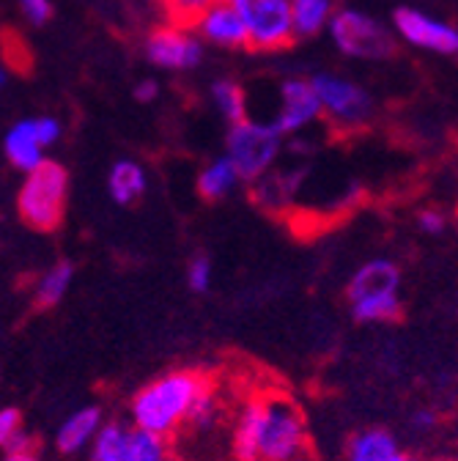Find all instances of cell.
I'll return each mask as SVG.
<instances>
[{"mask_svg":"<svg viewBox=\"0 0 458 461\" xmlns=\"http://www.w3.org/2000/svg\"><path fill=\"white\" fill-rule=\"evenodd\" d=\"M237 461H313L308 420L289 393H256L234 418Z\"/></svg>","mask_w":458,"mask_h":461,"instance_id":"6da1fadb","label":"cell"},{"mask_svg":"<svg viewBox=\"0 0 458 461\" xmlns=\"http://www.w3.org/2000/svg\"><path fill=\"white\" fill-rule=\"evenodd\" d=\"M209 387L214 382L201 371H170L151 379L130 401L132 426L170 439L190 426L195 403Z\"/></svg>","mask_w":458,"mask_h":461,"instance_id":"7a4b0ae2","label":"cell"},{"mask_svg":"<svg viewBox=\"0 0 458 461\" xmlns=\"http://www.w3.org/2000/svg\"><path fill=\"white\" fill-rule=\"evenodd\" d=\"M346 300L352 316L365 324L395 321L400 316V269L390 258H371L363 264L349 285Z\"/></svg>","mask_w":458,"mask_h":461,"instance_id":"3957f363","label":"cell"},{"mask_svg":"<svg viewBox=\"0 0 458 461\" xmlns=\"http://www.w3.org/2000/svg\"><path fill=\"white\" fill-rule=\"evenodd\" d=\"M69 198V173L58 162H44L25 179L17 190V214L25 225L36 230H55L64 220Z\"/></svg>","mask_w":458,"mask_h":461,"instance_id":"277c9868","label":"cell"},{"mask_svg":"<svg viewBox=\"0 0 458 461\" xmlns=\"http://www.w3.org/2000/svg\"><path fill=\"white\" fill-rule=\"evenodd\" d=\"M283 132L272 122L245 119L239 124L228 127L225 135V157L239 170L242 182L256 185L266 173L274 170L283 154Z\"/></svg>","mask_w":458,"mask_h":461,"instance_id":"5b68a950","label":"cell"},{"mask_svg":"<svg viewBox=\"0 0 458 461\" xmlns=\"http://www.w3.org/2000/svg\"><path fill=\"white\" fill-rule=\"evenodd\" d=\"M327 33L335 50L346 58H355V61H384V58L395 52L398 39L395 31L387 28L382 20L349 6L337 9Z\"/></svg>","mask_w":458,"mask_h":461,"instance_id":"8992f818","label":"cell"},{"mask_svg":"<svg viewBox=\"0 0 458 461\" xmlns=\"http://www.w3.org/2000/svg\"><path fill=\"white\" fill-rule=\"evenodd\" d=\"M310 80L321 102L324 122L332 130L357 132L368 127V122L373 119V99L360 83L335 72H319Z\"/></svg>","mask_w":458,"mask_h":461,"instance_id":"52a82bcc","label":"cell"},{"mask_svg":"<svg viewBox=\"0 0 458 461\" xmlns=\"http://www.w3.org/2000/svg\"><path fill=\"white\" fill-rule=\"evenodd\" d=\"M234 6L245 20L247 41L256 52H280L300 39L292 0H234Z\"/></svg>","mask_w":458,"mask_h":461,"instance_id":"ba28073f","label":"cell"},{"mask_svg":"<svg viewBox=\"0 0 458 461\" xmlns=\"http://www.w3.org/2000/svg\"><path fill=\"white\" fill-rule=\"evenodd\" d=\"M64 135L61 122L55 115H31L9 127L4 138V154L9 165L20 173H33L47 159V149L55 146Z\"/></svg>","mask_w":458,"mask_h":461,"instance_id":"9c48e42d","label":"cell"},{"mask_svg":"<svg viewBox=\"0 0 458 461\" xmlns=\"http://www.w3.org/2000/svg\"><path fill=\"white\" fill-rule=\"evenodd\" d=\"M203 41L201 36L182 23L159 25L146 36V58L151 67L165 72H193L203 61Z\"/></svg>","mask_w":458,"mask_h":461,"instance_id":"30bf717a","label":"cell"},{"mask_svg":"<svg viewBox=\"0 0 458 461\" xmlns=\"http://www.w3.org/2000/svg\"><path fill=\"white\" fill-rule=\"evenodd\" d=\"M395 36L423 52L434 55H458V28L412 6H404L392 14Z\"/></svg>","mask_w":458,"mask_h":461,"instance_id":"8fae6325","label":"cell"},{"mask_svg":"<svg viewBox=\"0 0 458 461\" xmlns=\"http://www.w3.org/2000/svg\"><path fill=\"white\" fill-rule=\"evenodd\" d=\"M324 119L319 94L310 77H285L277 88V110L272 115V124L289 138L310 130L316 122Z\"/></svg>","mask_w":458,"mask_h":461,"instance_id":"7c38bea8","label":"cell"},{"mask_svg":"<svg viewBox=\"0 0 458 461\" xmlns=\"http://www.w3.org/2000/svg\"><path fill=\"white\" fill-rule=\"evenodd\" d=\"M203 44L217 50H250L247 28L234 4H209L190 25Z\"/></svg>","mask_w":458,"mask_h":461,"instance_id":"4fadbf2b","label":"cell"},{"mask_svg":"<svg viewBox=\"0 0 458 461\" xmlns=\"http://www.w3.org/2000/svg\"><path fill=\"white\" fill-rule=\"evenodd\" d=\"M102 426H104V418H102L99 407H94V403L80 407L61 423L58 434H55V447H58V453H64V456H75L83 447L94 445Z\"/></svg>","mask_w":458,"mask_h":461,"instance_id":"5bb4252c","label":"cell"},{"mask_svg":"<svg viewBox=\"0 0 458 461\" xmlns=\"http://www.w3.org/2000/svg\"><path fill=\"white\" fill-rule=\"evenodd\" d=\"M148 190V173L138 159H119L107 173V193L119 206L138 203Z\"/></svg>","mask_w":458,"mask_h":461,"instance_id":"9a60e30c","label":"cell"},{"mask_svg":"<svg viewBox=\"0 0 458 461\" xmlns=\"http://www.w3.org/2000/svg\"><path fill=\"white\" fill-rule=\"evenodd\" d=\"M239 182H242V176H239L237 165L222 154V157L209 159L198 170L195 187H198V193H201L203 201H222L225 195H231L239 187Z\"/></svg>","mask_w":458,"mask_h":461,"instance_id":"2e32d148","label":"cell"},{"mask_svg":"<svg viewBox=\"0 0 458 461\" xmlns=\"http://www.w3.org/2000/svg\"><path fill=\"white\" fill-rule=\"evenodd\" d=\"M400 453L404 450L387 429H363L346 442V461H395Z\"/></svg>","mask_w":458,"mask_h":461,"instance_id":"e0dca14e","label":"cell"},{"mask_svg":"<svg viewBox=\"0 0 458 461\" xmlns=\"http://www.w3.org/2000/svg\"><path fill=\"white\" fill-rule=\"evenodd\" d=\"M294 25L300 39H313L324 31H329L335 14H337V0H292Z\"/></svg>","mask_w":458,"mask_h":461,"instance_id":"ac0fdd59","label":"cell"},{"mask_svg":"<svg viewBox=\"0 0 458 461\" xmlns=\"http://www.w3.org/2000/svg\"><path fill=\"white\" fill-rule=\"evenodd\" d=\"M72 280H75V267L69 261H58L52 264L47 272L39 275V280L33 283V303L36 308L47 311V308H55L72 288Z\"/></svg>","mask_w":458,"mask_h":461,"instance_id":"d6986e66","label":"cell"},{"mask_svg":"<svg viewBox=\"0 0 458 461\" xmlns=\"http://www.w3.org/2000/svg\"><path fill=\"white\" fill-rule=\"evenodd\" d=\"M209 99H211L214 110L228 122V127L250 119V115H247V94H245L242 83H237L234 77L214 80L209 86Z\"/></svg>","mask_w":458,"mask_h":461,"instance_id":"ffe728a7","label":"cell"},{"mask_svg":"<svg viewBox=\"0 0 458 461\" xmlns=\"http://www.w3.org/2000/svg\"><path fill=\"white\" fill-rule=\"evenodd\" d=\"M297 182H300V173H294V170H272L253 185V198H256V203L280 209L285 201L294 198Z\"/></svg>","mask_w":458,"mask_h":461,"instance_id":"44dd1931","label":"cell"},{"mask_svg":"<svg viewBox=\"0 0 458 461\" xmlns=\"http://www.w3.org/2000/svg\"><path fill=\"white\" fill-rule=\"evenodd\" d=\"M130 429L124 423H104L99 437L91 445V461H127V445H130Z\"/></svg>","mask_w":458,"mask_h":461,"instance_id":"7402d4cb","label":"cell"},{"mask_svg":"<svg viewBox=\"0 0 458 461\" xmlns=\"http://www.w3.org/2000/svg\"><path fill=\"white\" fill-rule=\"evenodd\" d=\"M170 456V439L146 429L132 426L130 429V445H127V461H167Z\"/></svg>","mask_w":458,"mask_h":461,"instance_id":"603a6c76","label":"cell"},{"mask_svg":"<svg viewBox=\"0 0 458 461\" xmlns=\"http://www.w3.org/2000/svg\"><path fill=\"white\" fill-rule=\"evenodd\" d=\"M0 445L4 450H22V447H36L28 431L22 429V415L17 407H6L0 412Z\"/></svg>","mask_w":458,"mask_h":461,"instance_id":"cb8c5ba5","label":"cell"},{"mask_svg":"<svg viewBox=\"0 0 458 461\" xmlns=\"http://www.w3.org/2000/svg\"><path fill=\"white\" fill-rule=\"evenodd\" d=\"M220 418H222V401H220L217 390L209 387V390L201 395V401L195 403V412H193V418H190V426L206 431V429H214V426L220 423Z\"/></svg>","mask_w":458,"mask_h":461,"instance_id":"d4e9b609","label":"cell"},{"mask_svg":"<svg viewBox=\"0 0 458 461\" xmlns=\"http://www.w3.org/2000/svg\"><path fill=\"white\" fill-rule=\"evenodd\" d=\"M187 285L195 294H206L211 285V261L206 256H193L187 264Z\"/></svg>","mask_w":458,"mask_h":461,"instance_id":"484cf974","label":"cell"},{"mask_svg":"<svg viewBox=\"0 0 458 461\" xmlns=\"http://www.w3.org/2000/svg\"><path fill=\"white\" fill-rule=\"evenodd\" d=\"M162 6L167 9L170 20L182 23V25H193V20L209 6L206 0H162Z\"/></svg>","mask_w":458,"mask_h":461,"instance_id":"4316f807","label":"cell"},{"mask_svg":"<svg viewBox=\"0 0 458 461\" xmlns=\"http://www.w3.org/2000/svg\"><path fill=\"white\" fill-rule=\"evenodd\" d=\"M17 9L31 25H47L52 17V0H17Z\"/></svg>","mask_w":458,"mask_h":461,"instance_id":"83f0119b","label":"cell"},{"mask_svg":"<svg viewBox=\"0 0 458 461\" xmlns=\"http://www.w3.org/2000/svg\"><path fill=\"white\" fill-rule=\"evenodd\" d=\"M418 228L428 237H436L447 228V214L439 206H426V209L418 212Z\"/></svg>","mask_w":458,"mask_h":461,"instance_id":"f1b7e54d","label":"cell"},{"mask_svg":"<svg viewBox=\"0 0 458 461\" xmlns=\"http://www.w3.org/2000/svg\"><path fill=\"white\" fill-rule=\"evenodd\" d=\"M135 99L140 102V104H148V102H154L157 96H159V83L157 80H151V77H146V80H138V86H135Z\"/></svg>","mask_w":458,"mask_h":461,"instance_id":"f546056e","label":"cell"},{"mask_svg":"<svg viewBox=\"0 0 458 461\" xmlns=\"http://www.w3.org/2000/svg\"><path fill=\"white\" fill-rule=\"evenodd\" d=\"M412 426H415L418 431H431V429L436 426V412H431V410H420V412L412 418Z\"/></svg>","mask_w":458,"mask_h":461,"instance_id":"4dcf8cb0","label":"cell"},{"mask_svg":"<svg viewBox=\"0 0 458 461\" xmlns=\"http://www.w3.org/2000/svg\"><path fill=\"white\" fill-rule=\"evenodd\" d=\"M4 461H41L36 447H22V450H6Z\"/></svg>","mask_w":458,"mask_h":461,"instance_id":"1f68e13d","label":"cell"},{"mask_svg":"<svg viewBox=\"0 0 458 461\" xmlns=\"http://www.w3.org/2000/svg\"><path fill=\"white\" fill-rule=\"evenodd\" d=\"M395 461H423V458H420V456H415V453H400Z\"/></svg>","mask_w":458,"mask_h":461,"instance_id":"d6a6232c","label":"cell"},{"mask_svg":"<svg viewBox=\"0 0 458 461\" xmlns=\"http://www.w3.org/2000/svg\"><path fill=\"white\" fill-rule=\"evenodd\" d=\"M206 4H234V0H206Z\"/></svg>","mask_w":458,"mask_h":461,"instance_id":"836d02e7","label":"cell"},{"mask_svg":"<svg viewBox=\"0 0 458 461\" xmlns=\"http://www.w3.org/2000/svg\"><path fill=\"white\" fill-rule=\"evenodd\" d=\"M455 225H458V206H455Z\"/></svg>","mask_w":458,"mask_h":461,"instance_id":"e575fe53","label":"cell"},{"mask_svg":"<svg viewBox=\"0 0 458 461\" xmlns=\"http://www.w3.org/2000/svg\"><path fill=\"white\" fill-rule=\"evenodd\" d=\"M442 461H458V458H442Z\"/></svg>","mask_w":458,"mask_h":461,"instance_id":"d590c367","label":"cell"},{"mask_svg":"<svg viewBox=\"0 0 458 461\" xmlns=\"http://www.w3.org/2000/svg\"><path fill=\"white\" fill-rule=\"evenodd\" d=\"M167 461H176V458H167Z\"/></svg>","mask_w":458,"mask_h":461,"instance_id":"8d00e7d4","label":"cell"}]
</instances>
